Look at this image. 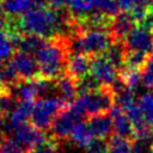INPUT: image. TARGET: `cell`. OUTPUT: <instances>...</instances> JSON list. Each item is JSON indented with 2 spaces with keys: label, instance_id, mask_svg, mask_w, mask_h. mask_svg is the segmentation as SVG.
Instances as JSON below:
<instances>
[{
  "label": "cell",
  "instance_id": "1",
  "mask_svg": "<svg viewBox=\"0 0 153 153\" xmlns=\"http://www.w3.org/2000/svg\"><path fill=\"white\" fill-rule=\"evenodd\" d=\"M68 42L63 37H56L47 41V43L36 53L41 76L57 80L67 69L69 59Z\"/></svg>",
  "mask_w": 153,
  "mask_h": 153
},
{
  "label": "cell",
  "instance_id": "2",
  "mask_svg": "<svg viewBox=\"0 0 153 153\" xmlns=\"http://www.w3.org/2000/svg\"><path fill=\"white\" fill-rule=\"evenodd\" d=\"M114 41V36L109 31L88 30L72 33L68 41V48L73 54H85L93 57L104 54Z\"/></svg>",
  "mask_w": 153,
  "mask_h": 153
},
{
  "label": "cell",
  "instance_id": "3",
  "mask_svg": "<svg viewBox=\"0 0 153 153\" xmlns=\"http://www.w3.org/2000/svg\"><path fill=\"white\" fill-rule=\"evenodd\" d=\"M114 105L115 96L106 86H102L91 92L81 93L76 97L73 104H71V106L82 117H91L98 114L109 112Z\"/></svg>",
  "mask_w": 153,
  "mask_h": 153
},
{
  "label": "cell",
  "instance_id": "4",
  "mask_svg": "<svg viewBox=\"0 0 153 153\" xmlns=\"http://www.w3.org/2000/svg\"><path fill=\"white\" fill-rule=\"evenodd\" d=\"M66 105L60 99L59 96H49L38 98L33 104V110L31 115V123L41 130H48L57 116V114Z\"/></svg>",
  "mask_w": 153,
  "mask_h": 153
},
{
  "label": "cell",
  "instance_id": "5",
  "mask_svg": "<svg viewBox=\"0 0 153 153\" xmlns=\"http://www.w3.org/2000/svg\"><path fill=\"white\" fill-rule=\"evenodd\" d=\"M82 116L79 115L71 105L65 106L55 117L53 124H51V133L54 139L59 140H66L67 137H71L74 128L79 122H81Z\"/></svg>",
  "mask_w": 153,
  "mask_h": 153
},
{
  "label": "cell",
  "instance_id": "6",
  "mask_svg": "<svg viewBox=\"0 0 153 153\" xmlns=\"http://www.w3.org/2000/svg\"><path fill=\"white\" fill-rule=\"evenodd\" d=\"M11 135L12 139L17 143H19L26 152L47 140V136L43 130L27 122L13 128L11 130Z\"/></svg>",
  "mask_w": 153,
  "mask_h": 153
},
{
  "label": "cell",
  "instance_id": "7",
  "mask_svg": "<svg viewBox=\"0 0 153 153\" xmlns=\"http://www.w3.org/2000/svg\"><path fill=\"white\" fill-rule=\"evenodd\" d=\"M90 74L102 86L109 87L120 76V71L104 56V54H102L91 57Z\"/></svg>",
  "mask_w": 153,
  "mask_h": 153
},
{
  "label": "cell",
  "instance_id": "8",
  "mask_svg": "<svg viewBox=\"0 0 153 153\" xmlns=\"http://www.w3.org/2000/svg\"><path fill=\"white\" fill-rule=\"evenodd\" d=\"M10 62L16 69L20 80H31L41 75L39 67L35 55L23 51H16Z\"/></svg>",
  "mask_w": 153,
  "mask_h": 153
},
{
  "label": "cell",
  "instance_id": "9",
  "mask_svg": "<svg viewBox=\"0 0 153 153\" xmlns=\"http://www.w3.org/2000/svg\"><path fill=\"white\" fill-rule=\"evenodd\" d=\"M124 43L128 49L143 51L146 54H153V31L136 25L126 37Z\"/></svg>",
  "mask_w": 153,
  "mask_h": 153
},
{
  "label": "cell",
  "instance_id": "10",
  "mask_svg": "<svg viewBox=\"0 0 153 153\" xmlns=\"http://www.w3.org/2000/svg\"><path fill=\"white\" fill-rule=\"evenodd\" d=\"M10 33H11V37L13 39L14 48L17 51H23V53H27L31 55H36V53L47 43V38H43L37 35L25 33V32H19V31H13Z\"/></svg>",
  "mask_w": 153,
  "mask_h": 153
},
{
  "label": "cell",
  "instance_id": "11",
  "mask_svg": "<svg viewBox=\"0 0 153 153\" xmlns=\"http://www.w3.org/2000/svg\"><path fill=\"white\" fill-rule=\"evenodd\" d=\"M114 120V134L121 137H124L129 141H133L135 139V127L127 116V114L123 111V109L115 104L111 110L109 111Z\"/></svg>",
  "mask_w": 153,
  "mask_h": 153
},
{
  "label": "cell",
  "instance_id": "12",
  "mask_svg": "<svg viewBox=\"0 0 153 153\" xmlns=\"http://www.w3.org/2000/svg\"><path fill=\"white\" fill-rule=\"evenodd\" d=\"M39 6H48L47 0H1V7L6 17L14 19Z\"/></svg>",
  "mask_w": 153,
  "mask_h": 153
},
{
  "label": "cell",
  "instance_id": "13",
  "mask_svg": "<svg viewBox=\"0 0 153 153\" xmlns=\"http://www.w3.org/2000/svg\"><path fill=\"white\" fill-rule=\"evenodd\" d=\"M87 124L97 139H108L112 136L114 133V120L112 116L108 112L98 114L88 117Z\"/></svg>",
  "mask_w": 153,
  "mask_h": 153
},
{
  "label": "cell",
  "instance_id": "14",
  "mask_svg": "<svg viewBox=\"0 0 153 153\" xmlns=\"http://www.w3.org/2000/svg\"><path fill=\"white\" fill-rule=\"evenodd\" d=\"M137 25V22L135 20L131 12L121 11L118 14H116L112 19L111 24V35L115 39L124 41L128 33Z\"/></svg>",
  "mask_w": 153,
  "mask_h": 153
},
{
  "label": "cell",
  "instance_id": "15",
  "mask_svg": "<svg viewBox=\"0 0 153 153\" xmlns=\"http://www.w3.org/2000/svg\"><path fill=\"white\" fill-rule=\"evenodd\" d=\"M91 72V56L85 54H73L69 56L67 62L66 74L72 76L74 80H80L88 75Z\"/></svg>",
  "mask_w": 153,
  "mask_h": 153
},
{
  "label": "cell",
  "instance_id": "16",
  "mask_svg": "<svg viewBox=\"0 0 153 153\" xmlns=\"http://www.w3.org/2000/svg\"><path fill=\"white\" fill-rule=\"evenodd\" d=\"M56 93L66 106L73 104L78 97V84L68 74H63L56 80Z\"/></svg>",
  "mask_w": 153,
  "mask_h": 153
},
{
  "label": "cell",
  "instance_id": "17",
  "mask_svg": "<svg viewBox=\"0 0 153 153\" xmlns=\"http://www.w3.org/2000/svg\"><path fill=\"white\" fill-rule=\"evenodd\" d=\"M18 100L25 102H33L39 98L38 87L36 79L31 80H19L14 86L8 88Z\"/></svg>",
  "mask_w": 153,
  "mask_h": 153
},
{
  "label": "cell",
  "instance_id": "18",
  "mask_svg": "<svg viewBox=\"0 0 153 153\" xmlns=\"http://www.w3.org/2000/svg\"><path fill=\"white\" fill-rule=\"evenodd\" d=\"M33 102H25V100H19L16 109L10 114V116L7 117V129H10V131L16 128L17 126H20L23 123H26L27 120H31V115H32V110H33Z\"/></svg>",
  "mask_w": 153,
  "mask_h": 153
},
{
  "label": "cell",
  "instance_id": "19",
  "mask_svg": "<svg viewBox=\"0 0 153 153\" xmlns=\"http://www.w3.org/2000/svg\"><path fill=\"white\" fill-rule=\"evenodd\" d=\"M127 50H128V48H127L124 41L115 39L114 43L109 47V49L104 53V56L121 72L124 67Z\"/></svg>",
  "mask_w": 153,
  "mask_h": 153
},
{
  "label": "cell",
  "instance_id": "20",
  "mask_svg": "<svg viewBox=\"0 0 153 153\" xmlns=\"http://www.w3.org/2000/svg\"><path fill=\"white\" fill-rule=\"evenodd\" d=\"M93 134L87 124V122H79L76 127L74 128L69 140L72 145L76 148H86L92 141H93Z\"/></svg>",
  "mask_w": 153,
  "mask_h": 153
},
{
  "label": "cell",
  "instance_id": "21",
  "mask_svg": "<svg viewBox=\"0 0 153 153\" xmlns=\"http://www.w3.org/2000/svg\"><path fill=\"white\" fill-rule=\"evenodd\" d=\"M152 55V54H151ZM149 57V54H146L143 51H139V50H133V49H128L127 54H126V61H124V67L123 69H128V71H140L143 68V66L146 65L147 60Z\"/></svg>",
  "mask_w": 153,
  "mask_h": 153
},
{
  "label": "cell",
  "instance_id": "22",
  "mask_svg": "<svg viewBox=\"0 0 153 153\" xmlns=\"http://www.w3.org/2000/svg\"><path fill=\"white\" fill-rule=\"evenodd\" d=\"M14 50L16 48L11 33L6 29L0 27V65L8 62L14 55Z\"/></svg>",
  "mask_w": 153,
  "mask_h": 153
},
{
  "label": "cell",
  "instance_id": "23",
  "mask_svg": "<svg viewBox=\"0 0 153 153\" xmlns=\"http://www.w3.org/2000/svg\"><path fill=\"white\" fill-rule=\"evenodd\" d=\"M67 8L74 20L84 19L93 11L90 0H71Z\"/></svg>",
  "mask_w": 153,
  "mask_h": 153
},
{
  "label": "cell",
  "instance_id": "24",
  "mask_svg": "<svg viewBox=\"0 0 153 153\" xmlns=\"http://www.w3.org/2000/svg\"><path fill=\"white\" fill-rule=\"evenodd\" d=\"M19 76L16 72V69L13 68V66L11 65V62H5L0 65V81L4 86V88L8 90L12 86H14L18 81H19Z\"/></svg>",
  "mask_w": 153,
  "mask_h": 153
},
{
  "label": "cell",
  "instance_id": "25",
  "mask_svg": "<svg viewBox=\"0 0 153 153\" xmlns=\"http://www.w3.org/2000/svg\"><path fill=\"white\" fill-rule=\"evenodd\" d=\"M93 11H99L109 17H115L121 12L115 0H90Z\"/></svg>",
  "mask_w": 153,
  "mask_h": 153
},
{
  "label": "cell",
  "instance_id": "26",
  "mask_svg": "<svg viewBox=\"0 0 153 153\" xmlns=\"http://www.w3.org/2000/svg\"><path fill=\"white\" fill-rule=\"evenodd\" d=\"M18 99L14 97V94L10 90H2L0 92V112L4 114L6 117L10 116V114L16 109L18 104Z\"/></svg>",
  "mask_w": 153,
  "mask_h": 153
},
{
  "label": "cell",
  "instance_id": "27",
  "mask_svg": "<svg viewBox=\"0 0 153 153\" xmlns=\"http://www.w3.org/2000/svg\"><path fill=\"white\" fill-rule=\"evenodd\" d=\"M137 104L142 111V115H143L146 122L152 126L153 124V93L146 92V93L141 94Z\"/></svg>",
  "mask_w": 153,
  "mask_h": 153
},
{
  "label": "cell",
  "instance_id": "28",
  "mask_svg": "<svg viewBox=\"0 0 153 153\" xmlns=\"http://www.w3.org/2000/svg\"><path fill=\"white\" fill-rule=\"evenodd\" d=\"M0 153H26V151L17 143L12 137H0Z\"/></svg>",
  "mask_w": 153,
  "mask_h": 153
},
{
  "label": "cell",
  "instance_id": "29",
  "mask_svg": "<svg viewBox=\"0 0 153 153\" xmlns=\"http://www.w3.org/2000/svg\"><path fill=\"white\" fill-rule=\"evenodd\" d=\"M142 84L146 88H153V54L149 55L146 65L141 69Z\"/></svg>",
  "mask_w": 153,
  "mask_h": 153
},
{
  "label": "cell",
  "instance_id": "30",
  "mask_svg": "<svg viewBox=\"0 0 153 153\" xmlns=\"http://www.w3.org/2000/svg\"><path fill=\"white\" fill-rule=\"evenodd\" d=\"M110 145L108 139H93V141L84 148L82 153H109Z\"/></svg>",
  "mask_w": 153,
  "mask_h": 153
},
{
  "label": "cell",
  "instance_id": "31",
  "mask_svg": "<svg viewBox=\"0 0 153 153\" xmlns=\"http://www.w3.org/2000/svg\"><path fill=\"white\" fill-rule=\"evenodd\" d=\"M26 153H59V146L54 139H47L45 141L35 146Z\"/></svg>",
  "mask_w": 153,
  "mask_h": 153
},
{
  "label": "cell",
  "instance_id": "32",
  "mask_svg": "<svg viewBox=\"0 0 153 153\" xmlns=\"http://www.w3.org/2000/svg\"><path fill=\"white\" fill-rule=\"evenodd\" d=\"M71 0H47V5L54 10H65L68 7Z\"/></svg>",
  "mask_w": 153,
  "mask_h": 153
},
{
  "label": "cell",
  "instance_id": "33",
  "mask_svg": "<svg viewBox=\"0 0 153 153\" xmlns=\"http://www.w3.org/2000/svg\"><path fill=\"white\" fill-rule=\"evenodd\" d=\"M121 11L130 12L134 8V0H115Z\"/></svg>",
  "mask_w": 153,
  "mask_h": 153
},
{
  "label": "cell",
  "instance_id": "34",
  "mask_svg": "<svg viewBox=\"0 0 153 153\" xmlns=\"http://www.w3.org/2000/svg\"><path fill=\"white\" fill-rule=\"evenodd\" d=\"M109 153H131L130 146H110Z\"/></svg>",
  "mask_w": 153,
  "mask_h": 153
},
{
  "label": "cell",
  "instance_id": "35",
  "mask_svg": "<svg viewBox=\"0 0 153 153\" xmlns=\"http://www.w3.org/2000/svg\"><path fill=\"white\" fill-rule=\"evenodd\" d=\"M153 0H134V7L137 8H142V10H148V7H151Z\"/></svg>",
  "mask_w": 153,
  "mask_h": 153
},
{
  "label": "cell",
  "instance_id": "36",
  "mask_svg": "<svg viewBox=\"0 0 153 153\" xmlns=\"http://www.w3.org/2000/svg\"><path fill=\"white\" fill-rule=\"evenodd\" d=\"M6 128H7V120H6V116L0 112V137L2 136L4 131H6Z\"/></svg>",
  "mask_w": 153,
  "mask_h": 153
},
{
  "label": "cell",
  "instance_id": "37",
  "mask_svg": "<svg viewBox=\"0 0 153 153\" xmlns=\"http://www.w3.org/2000/svg\"><path fill=\"white\" fill-rule=\"evenodd\" d=\"M2 90H5V88H4V86H2V84H1V81H0V92H1Z\"/></svg>",
  "mask_w": 153,
  "mask_h": 153
},
{
  "label": "cell",
  "instance_id": "38",
  "mask_svg": "<svg viewBox=\"0 0 153 153\" xmlns=\"http://www.w3.org/2000/svg\"><path fill=\"white\" fill-rule=\"evenodd\" d=\"M151 134H152V137H153V124L151 126Z\"/></svg>",
  "mask_w": 153,
  "mask_h": 153
},
{
  "label": "cell",
  "instance_id": "39",
  "mask_svg": "<svg viewBox=\"0 0 153 153\" xmlns=\"http://www.w3.org/2000/svg\"><path fill=\"white\" fill-rule=\"evenodd\" d=\"M149 10H151V11H153V1H152V4H151V7H149Z\"/></svg>",
  "mask_w": 153,
  "mask_h": 153
},
{
  "label": "cell",
  "instance_id": "40",
  "mask_svg": "<svg viewBox=\"0 0 153 153\" xmlns=\"http://www.w3.org/2000/svg\"><path fill=\"white\" fill-rule=\"evenodd\" d=\"M148 153H153V149H151V151H149V152H148Z\"/></svg>",
  "mask_w": 153,
  "mask_h": 153
},
{
  "label": "cell",
  "instance_id": "41",
  "mask_svg": "<svg viewBox=\"0 0 153 153\" xmlns=\"http://www.w3.org/2000/svg\"><path fill=\"white\" fill-rule=\"evenodd\" d=\"M131 153H134V152H131Z\"/></svg>",
  "mask_w": 153,
  "mask_h": 153
}]
</instances>
